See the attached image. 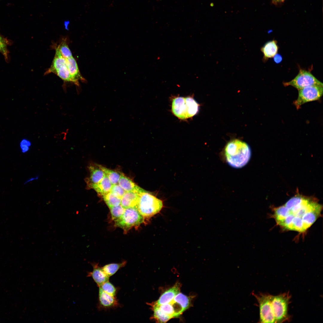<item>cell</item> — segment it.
I'll list each match as a JSON object with an SVG mask.
<instances>
[{"label":"cell","instance_id":"24","mask_svg":"<svg viewBox=\"0 0 323 323\" xmlns=\"http://www.w3.org/2000/svg\"><path fill=\"white\" fill-rule=\"evenodd\" d=\"M65 81L71 82L74 83L66 63L60 67L54 73Z\"/></svg>","mask_w":323,"mask_h":323},{"label":"cell","instance_id":"4","mask_svg":"<svg viewBox=\"0 0 323 323\" xmlns=\"http://www.w3.org/2000/svg\"><path fill=\"white\" fill-rule=\"evenodd\" d=\"M163 206L162 201L145 190L139 193L136 208L144 218L151 217L159 213Z\"/></svg>","mask_w":323,"mask_h":323},{"label":"cell","instance_id":"5","mask_svg":"<svg viewBox=\"0 0 323 323\" xmlns=\"http://www.w3.org/2000/svg\"><path fill=\"white\" fill-rule=\"evenodd\" d=\"M291 298L289 292L275 296L271 295V308L275 323H282L290 320V318L288 311Z\"/></svg>","mask_w":323,"mask_h":323},{"label":"cell","instance_id":"1","mask_svg":"<svg viewBox=\"0 0 323 323\" xmlns=\"http://www.w3.org/2000/svg\"><path fill=\"white\" fill-rule=\"evenodd\" d=\"M322 208L316 199L298 194L275 208L273 217L285 229L303 232L320 216Z\"/></svg>","mask_w":323,"mask_h":323},{"label":"cell","instance_id":"33","mask_svg":"<svg viewBox=\"0 0 323 323\" xmlns=\"http://www.w3.org/2000/svg\"><path fill=\"white\" fill-rule=\"evenodd\" d=\"M273 60L275 63L278 64L282 61V57L281 55L277 54L273 57Z\"/></svg>","mask_w":323,"mask_h":323},{"label":"cell","instance_id":"30","mask_svg":"<svg viewBox=\"0 0 323 323\" xmlns=\"http://www.w3.org/2000/svg\"><path fill=\"white\" fill-rule=\"evenodd\" d=\"M99 287L105 292L112 295L115 296L117 290L109 281L104 283Z\"/></svg>","mask_w":323,"mask_h":323},{"label":"cell","instance_id":"7","mask_svg":"<svg viewBox=\"0 0 323 323\" xmlns=\"http://www.w3.org/2000/svg\"><path fill=\"white\" fill-rule=\"evenodd\" d=\"M298 91V98L293 103L297 109L306 103L319 100L323 95V86H312Z\"/></svg>","mask_w":323,"mask_h":323},{"label":"cell","instance_id":"32","mask_svg":"<svg viewBox=\"0 0 323 323\" xmlns=\"http://www.w3.org/2000/svg\"><path fill=\"white\" fill-rule=\"evenodd\" d=\"M31 145V143L27 139H22L19 143V147L22 153H27L29 150Z\"/></svg>","mask_w":323,"mask_h":323},{"label":"cell","instance_id":"27","mask_svg":"<svg viewBox=\"0 0 323 323\" xmlns=\"http://www.w3.org/2000/svg\"><path fill=\"white\" fill-rule=\"evenodd\" d=\"M156 306L162 312L168 315L171 318L177 317L175 309L170 302Z\"/></svg>","mask_w":323,"mask_h":323},{"label":"cell","instance_id":"8","mask_svg":"<svg viewBox=\"0 0 323 323\" xmlns=\"http://www.w3.org/2000/svg\"><path fill=\"white\" fill-rule=\"evenodd\" d=\"M284 86H292L298 90L303 88L312 86H323V83L311 73L305 70L300 69L297 75L291 80L284 82Z\"/></svg>","mask_w":323,"mask_h":323},{"label":"cell","instance_id":"25","mask_svg":"<svg viewBox=\"0 0 323 323\" xmlns=\"http://www.w3.org/2000/svg\"><path fill=\"white\" fill-rule=\"evenodd\" d=\"M152 306L154 312V317L158 322L165 323L171 318L168 315L162 312L156 305L152 304Z\"/></svg>","mask_w":323,"mask_h":323},{"label":"cell","instance_id":"23","mask_svg":"<svg viewBox=\"0 0 323 323\" xmlns=\"http://www.w3.org/2000/svg\"><path fill=\"white\" fill-rule=\"evenodd\" d=\"M102 196L109 208L121 204V199L116 197L110 192Z\"/></svg>","mask_w":323,"mask_h":323},{"label":"cell","instance_id":"12","mask_svg":"<svg viewBox=\"0 0 323 323\" xmlns=\"http://www.w3.org/2000/svg\"><path fill=\"white\" fill-rule=\"evenodd\" d=\"M66 63L74 84L78 86L79 80L85 81V80L80 73L77 62L73 56L66 59Z\"/></svg>","mask_w":323,"mask_h":323},{"label":"cell","instance_id":"17","mask_svg":"<svg viewBox=\"0 0 323 323\" xmlns=\"http://www.w3.org/2000/svg\"><path fill=\"white\" fill-rule=\"evenodd\" d=\"M139 193L126 191L121 198V205L125 208L129 207H136Z\"/></svg>","mask_w":323,"mask_h":323},{"label":"cell","instance_id":"15","mask_svg":"<svg viewBox=\"0 0 323 323\" xmlns=\"http://www.w3.org/2000/svg\"><path fill=\"white\" fill-rule=\"evenodd\" d=\"M99 287V300L100 306L105 308L117 306L118 301L115 296L105 292L100 287Z\"/></svg>","mask_w":323,"mask_h":323},{"label":"cell","instance_id":"20","mask_svg":"<svg viewBox=\"0 0 323 323\" xmlns=\"http://www.w3.org/2000/svg\"><path fill=\"white\" fill-rule=\"evenodd\" d=\"M98 165L108 178L112 185L118 184L121 173L107 168L101 165Z\"/></svg>","mask_w":323,"mask_h":323},{"label":"cell","instance_id":"11","mask_svg":"<svg viewBox=\"0 0 323 323\" xmlns=\"http://www.w3.org/2000/svg\"><path fill=\"white\" fill-rule=\"evenodd\" d=\"M93 267V271L87 273V276L92 278L98 286L100 287L104 283L109 281V277L105 273L102 267L98 264H92Z\"/></svg>","mask_w":323,"mask_h":323},{"label":"cell","instance_id":"18","mask_svg":"<svg viewBox=\"0 0 323 323\" xmlns=\"http://www.w3.org/2000/svg\"><path fill=\"white\" fill-rule=\"evenodd\" d=\"M112 184L108 178L105 175L98 183L93 185L91 189H94L101 196L110 192Z\"/></svg>","mask_w":323,"mask_h":323},{"label":"cell","instance_id":"2","mask_svg":"<svg viewBox=\"0 0 323 323\" xmlns=\"http://www.w3.org/2000/svg\"><path fill=\"white\" fill-rule=\"evenodd\" d=\"M251 154L248 145L237 139L229 142L225 149L226 161L230 166L234 168H241L246 165L250 160Z\"/></svg>","mask_w":323,"mask_h":323},{"label":"cell","instance_id":"9","mask_svg":"<svg viewBox=\"0 0 323 323\" xmlns=\"http://www.w3.org/2000/svg\"><path fill=\"white\" fill-rule=\"evenodd\" d=\"M259 304L260 310V322L275 323L271 308V296L269 294H253Z\"/></svg>","mask_w":323,"mask_h":323},{"label":"cell","instance_id":"21","mask_svg":"<svg viewBox=\"0 0 323 323\" xmlns=\"http://www.w3.org/2000/svg\"><path fill=\"white\" fill-rule=\"evenodd\" d=\"M126 262L120 263H112L106 264L102 267L103 269L109 277L114 275L120 268L124 267Z\"/></svg>","mask_w":323,"mask_h":323},{"label":"cell","instance_id":"26","mask_svg":"<svg viewBox=\"0 0 323 323\" xmlns=\"http://www.w3.org/2000/svg\"><path fill=\"white\" fill-rule=\"evenodd\" d=\"M10 43V41L7 38H5L0 34V52L7 61L8 60L9 53L7 47Z\"/></svg>","mask_w":323,"mask_h":323},{"label":"cell","instance_id":"31","mask_svg":"<svg viewBox=\"0 0 323 323\" xmlns=\"http://www.w3.org/2000/svg\"><path fill=\"white\" fill-rule=\"evenodd\" d=\"M126 192L118 184L112 185L110 191L115 196L121 199Z\"/></svg>","mask_w":323,"mask_h":323},{"label":"cell","instance_id":"10","mask_svg":"<svg viewBox=\"0 0 323 323\" xmlns=\"http://www.w3.org/2000/svg\"><path fill=\"white\" fill-rule=\"evenodd\" d=\"M89 172V177L85 179L86 183V189H91L92 186L99 182L105 176L103 171L98 164L90 163L88 167Z\"/></svg>","mask_w":323,"mask_h":323},{"label":"cell","instance_id":"3","mask_svg":"<svg viewBox=\"0 0 323 323\" xmlns=\"http://www.w3.org/2000/svg\"><path fill=\"white\" fill-rule=\"evenodd\" d=\"M199 109V104L191 97H178L172 100V112L181 119L193 117L198 113Z\"/></svg>","mask_w":323,"mask_h":323},{"label":"cell","instance_id":"6","mask_svg":"<svg viewBox=\"0 0 323 323\" xmlns=\"http://www.w3.org/2000/svg\"><path fill=\"white\" fill-rule=\"evenodd\" d=\"M144 221V218L136 207H129L125 208L122 215L115 221V226L126 232L133 227L138 226Z\"/></svg>","mask_w":323,"mask_h":323},{"label":"cell","instance_id":"34","mask_svg":"<svg viewBox=\"0 0 323 323\" xmlns=\"http://www.w3.org/2000/svg\"><path fill=\"white\" fill-rule=\"evenodd\" d=\"M272 4L275 5H279L282 4L286 0H271Z\"/></svg>","mask_w":323,"mask_h":323},{"label":"cell","instance_id":"14","mask_svg":"<svg viewBox=\"0 0 323 323\" xmlns=\"http://www.w3.org/2000/svg\"><path fill=\"white\" fill-rule=\"evenodd\" d=\"M278 48L276 40H273L266 42L260 49L263 54V61L266 62L269 58L273 57L277 54Z\"/></svg>","mask_w":323,"mask_h":323},{"label":"cell","instance_id":"22","mask_svg":"<svg viewBox=\"0 0 323 323\" xmlns=\"http://www.w3.org/2000/svg\"><path fill=\"white\" fill-rule=\"evenodd\" d=\"M173 300L178 304L184 311L189 308L191 303L190 298L180 292L175 296Z\"/></svg>","mask_w":323,"mask_h":323},{"label":"cell","instance_id":"19","mask_svg":"<svg viewBox=\"0 0 323 323\" xmlns=\"http://www.w3.org/2000/svg\"><path fill=\"white\" fill-rule=\"evenodd\" d=\"M65 64L66 59L61 55L57 47H56L55 54L52 64L45 74L54 73L60 67Z\"/></svg>","mask_w":323,"mask_h":323},{"label":"cell","instance_id":"16","mask_svg":"<svg viewBox=\"0 0 323 323\" xmlns=\"http://www.w3.org/2000/svg\"><path fill=\"white\" fill-rule=\"evenodd\" d=\"M118 184L127 192L140 193L144 191L122 173H121Z\"/></svg>","mask_w":323,"mask_h":323},{"label":"cell","instance_id":"28","mask_svg":"<svg viewBox=\"0 0 323 323\" xmlns=\"http://www.w3.org/2000/svg\"><path fill=\"white\" fill-rule=\"evenodd\" d=\"M57 47L65 58L66 59L72 56L71 52L65 41H62Z\"/></svg>","mask_w":323,"mask_h":323},{"label":"cell","instance_id":"29","mask_svg":"<svg viewBox=\"0 0 323 323\" xmlns=\"http://www.w3.org/2000/svg\"><path fill=\"white\" fill-rule=\"evenodd\" d=\"M112 218L115 221L119 218L124 213L125 208L121 204L109 208Z\"/></svg>","mask_w":323,"mask_h":323},{"label":"cell","instance_id":"13","mask_svg":"<svg viewBox=\"0 0 323 323\" xmlns=\"http://www.w3.org/2000/svg\"><path fill=\"white\" fill-rule=\"evenodd\" d=\"M180 285L179 284L176 283L173 287L165 291L154 304L159 306L170 302L180 292Z\"/></svg>","mask_w":323,"mask_h":323}]
</instances>
